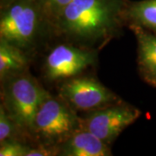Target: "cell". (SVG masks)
Listing matches in <instances>:
<instances>
[{"label": "cell", "mask_w": 156, "mask_h": 156, "mask_svg": "<svg viewBox=\"0 0 156 156\" xmlns=\"http://www.w3.org/2000/svg\"><path fill=\"white\" fill-rule=\"evenodd\" d=\"M139 43L140 62L146 72L156 79V37L140 29L136 30Z\"/></svg>", "instance_id": "10"}, {"label": "cell", "mask_w": 156, "mask_h": 156, "mask_svg": "<svg viewBox=\"0 0 156 156\" xmlns=\"http://www.w3.org/2000/svg\"><path fill=\"white\" fill-rule=\"evenodd\" d=\"M2 1V3L5 5H10L11 3H13L14 1H16V0H1Z\"/></svg>", "instance_id": "16"}, {"label": "cell", "mask_w": 156, "mask_h": 156, "mask_svg": "<svg viewBox=\"0 0 156 156\" xmlns=\"http://www.w3.org/2000/svg\"><path fill=\"white\" fill-rule=\"evenodd\" d=\"M41 6L37 0H16L8 5L0 20V36L18 48L25 47L36 35Z\"/></svg>", "instance_id": "3"}, {"label": "cell", "mask_w": 156, "mask_h": 156, "mask_svg": "<svg viewBox=\"0 0 156 156\" xmlns=\"http://www.w3.org/2000/svg\"><path fill=\"white\" fill-rule=\"evenodd\" d=\"M124 7L125 0H72L57 18L70 37L95 42L115 29Z\"/></svg>", "instance_id": "1"}, {"label": "cell", "mask_w": 156, "mask_h": 156, "mask_svg": "<svg viewBox=\"0 0 156 156\" xmlns=\"http://www.w3.org/2000/svg\"><path fill=\"white\" fill-rule=\"evenodd\" d=\"M138 110L125 106L107 108L91 114L84 122V129L104 142L115 139L125 128L139 117Z\"/></svg>", "instance_id": "5"}, {"label": "cell", "mask_w": 156, "mask_h": 156, "mask_svg": "<svg viewBox=\"0 0 156 156\" xmlns=\"http://www.w3.org/2000/svg\"><path fill=\"white\" fill-rule=\"evenodd\" d=\"M62 154L67 156L109 155L107 143L88 130L73 134L63 146Z\"/></svg>", "instance_id": "8"}, {"label": "cell", "mask_w": 156, "mask_h": 156, "mask_svg": "<svg viewBox=\"0 0 156 156\" xmlns=\"http://www.w3.org/2000/svg\"><path fill=\"white\" fill-rule=\"evenodd\" d=\"M128 13L141 25L156 30V0H142L134 3L129 6Z\"/></svg>", "instance_id": "11"}, {"label": "cell", "mask_w": 156, "mask_h": 156, "mask_svg": "<svg viewBox=\"0 0 156 156\" xmlns=\"http://www.w3.org/2000/svg\"><path fill=\"white\" fill-rule=\"evenodd\" d=\"M27 64V59L19 48L8 41L0 40V76L4 78L6 75L19 72Z\"/></svg>", "instance_id": "9"}, {"label": "cell", "mask_w": 156, "mask_h": 156, "mask_svg": "<svg viewBox=\"0 0 156 156\" xmlns=\"http://www.w3.org/2000/svg\"><path fill=\"white\" fill-rule=\"evenodd\" d=\"M71 1L72 0H37L42 11L56 17L60 15L62 11Z\"/></svg>", "instance_id": "12"}, {"label": "cell", "mask_w": 156, "mask_h": 156, "mask_svg": "<svg viewBox=\"0 0 156 156\" xmlns=\"http://www.w3.org/2000/svg\"><path fill=\"white\" fill-rule=\"evenodd\" d=\"M52 152L48 149H44L42 147L39 148H34V149H29L26 156H44L51 155Z\"/></svg>", "instance_id": "15"}, {"label": "cell", "mask_w": 156, "mask_h": 156, "mask_svg": "<svg viewBox=\"0 0 156 156\" xmlns=\"http://www.w3.org/2000/svg\"><path fill=\"white\" fill-rule=\"evenodd\" d=\"M29 148L17 142L5 141L1 143L0 156H26Z\"/></svg>", "instance_id": "14"}, {"label": "cell", "mask_w": 156, "mask_h": 156, "mask_svg": "<svg viewBox=\"0 0 156 156\" xmlns=\"http://www.w3.org/2000/svg\"><path fill=\"white\" fill-rule=\"evenodd\" d=\"M95 59L93 52L69 45H58L52 49L46 58V74L52 80L74 76L93 64Z\"/></svg>", "instance_id": "6"}, {"label": "cell", "mask_w": 156, "mask_h": 156, "mask_svg": "<svg viewBox=\"0 0 156 156\" xmlns=\"http://www.w3.org/2000/svg\"><path fill=\"white\" fill-rule=\"evenodd\" d=\"M48 93L32 78H13L6 86L5 98L7 109L14 122L23 128H34L35 118Z\"/></svg>", "instance_id": "2"}, {"label": "cell", "mask_w": 156, "mask_h": 156, "mask_svg": "<svg viewBox=\"0 0 156 156\" xmlns=\"http://www.w3.org/2000/svg\"><path fill=\"white\" fill-rule=\"evenodd\" d=\"M13 120L10 116L9 114H7L5 108L3 105L0 107V142L3 143L7 140L9 137H11V134L14 131L13 126Z\"/></svg>", "instance_id": "13"}, {"label": "cell", "mask_w": 156, "mask_h": 156, "mask_svg": "<svg viewBox=\"0 0 156 156\" xmlns=\"http://www.w3.org/2000/svg\"><path fill=\"white\" fill-rule=\"evenodd\" d=\"M61 92L72 106L81 110L94 109L115 98L102 84L90 78H74L62 85Z\"/></svg>", "instance_id": "7"}, {"label": "cell", "mask_w": 156, "mask_h": 156, "mask_svg": "<svg viewBox=\"0 0 156 156\" xmlns=\"http://www.w3.org/2000/svg\"><path fill=\"white\" fill-rule=\"evenodd\" d=\"M76 125L74 113L62 102L48 95L39 107L34 128L47 140L59 141L69 138Z\"/></svg>", "instance_id": "4"}]
</instances>
